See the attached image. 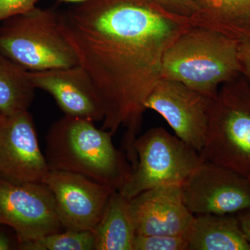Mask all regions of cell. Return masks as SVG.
Returning a JSON list of instances; mask_svg holds the SVG:
<instances>
[{"label":"cell","instance_id":"44dd1931","mask_svg":"<svg viewBox=\"0 0 250 250\" xmlns=\"http://www.w3.org/2000/svg\"><path fill=\"white\" fill-rule=\"evenodd\" d=\"M171 14L192 18L197 9L192 0H149Z\"/></svg>","mask_w":250,"mask_h":250},{"label":"cell","instance_id":"7a4b0ae2","mask_svg":"<svg viewBox=\"0 0 250 250\" xmlns=\"http://www.w3.org/2000/svg\"><path fill=\"white\" fill-rule=\"evenodd\" d=\"M113 136L94 122L65 115L51 125L46 136L49 169L82 174L119 190L132 169L125 153L115 147Z\"/></svg>","mask_w":250,"mask_h":250},{"label":"cell","instance_id":"484cf974","mask_svg":"<svg viewBox=\"0 0 250 250\" xmlns=\"http://www.w3.org/2000/svg\"><path fill=\"white\" fill-rule=\"evenodd\" d=\"M248 178L249 179L250 181V177H248Z\"/></svg>","mask_w":250,"mask_h":250},{"label":"cell","instance_id":"9a60e30c","mask_svg":"<svg viewBox=\"0 0 250 250\" xmlns=\"http://www.w3.org/2000/svg\"><path fill=\"white\" fill-rule=\"evenodd\" d=\"M95 250H133L136 228L130 200L112 192L98 225L92 230Z\"/></svg>","mask_w":250,"mask_h":250},{"label":"cell","instance_id":"8fae6325","mask_svg":"<svg viewBox=\"0 0 250 250\" xmlns=\"http://www.w3.org/2000/svg\"><path fill=\"white\" fill-rule=\"evenodd\" d=\"M44 183L53 194L62 229L72 231H92L116 190L67 171L49 170Z\"/></svg>","mask_w":250,"mask_h":250},{"label":"cell","instance_id":"cb8c5ba5","mask_svg":"<svg viewBox=\"0 0 250 250\" xmlns=\"http://www.w3.org/2000/svg\"><path fill=\"white\" fill-rule=\"evenodd\" d=\"M11 249V242L6 235L0 233V250H8Z\"/></svg>","mask_w":250,"mask_h":250},{"label":"cell","instance_id":"6da1fadb","mask_svg":"<svg viewBox=\"0 0 250 250\" xmlns=\"http://www.w3.org/2000/svg\"><path fill=\"white\" fill-rule=\"evenodd\" d=\"M61 30L102 104V129L124 128L122 148L132 166L145 103L161 79L167 47L193 25L149 0H88L59 11Z\"/></svg>","mask_w":250,"mask_h":250},{"label":"cell","instance_id":"8992f818","mask_svg":"<svg viewBox=\"0 0 250 250\" xmlns=\"http://www.w3.org/2000/svg\"><path fill=\"white\" fill-rule=\"evenodd\" d=\"M137 166L118 191L131 200L154 188L180 184L202 162L200 153L164 127H154L134 143Z\"/></svg>","mask_w":250,"mask_h":250},{"label":"cell","instance_id":"e0dca14e","mask_svg":"<svg viewBox=\"0 0 250 250\" xmlns=\"http://www.w3.org/2000/svg\"><path fill=\"white\" fill-rule=\"evenodd\" d=\"M35 90L29 71L0 50V113L11 116L28 111Z\"/></svg>","mask_w":250,"mask_h":250},{"label":"cell","instance_id":"7c38bea8","mask_svg":"<svg viewBox=\"0 0 250 250\" xmlns=\"http://www.w3.org/2000/svg\"><path fill=\"white\" fill-rule=\"evenodd\" d=\"M180 184L149 189L130 200L140 236H186L195 215L188 208Z\"/></svg>","mask_w":250,"mask_h":250},{"label":"cell","instance_id":"277c9868","mask_svg":"<svg viewBox=\"0 0 250 250\" xmlns=\"http://www.w3.org/2000/svg\"><path fill=\"white\" fill-rule=\"evenodd\" d=\"M204 161L250 176V83L242 74L224 83L212 99Z\"/></svg>","mask_w":250,"mask_h":250},{"label":"cell","instance_id":"4fadbf2b","mask_svg":"<svg viewBox=\"0 0 250 250\" xmlns=\"http://www.w3.org/2000/svg\"><path fill=\"white\" fill-rule=\"evenodd\" d=\"M36 89L50 94L65 116L103 121L104 111L95 86L83 69L75 66L29 72Z\"/></svg>","mask_w":250,"mask_h":250},{"label":"cell","instance_id":"5b68a950","mask_svg":"<svg viewBox=\"0 0 250 250\" xmlns=\"http://www.w3.org/2000/svg\"><path fill=\"white\" fill-rule=\"evenodd\" d=\"M0 50L29 72L79 65L61 30L59 11L34 9L0 23Z\"/></svg>","mask_w":250,"mask_h":250},{"label":"cell","instance_id":"5bb4252c","mask_svg":"<svg viewBox=\"0 0 250 250\" xmlns=\"http://www.w3.org/2000/svg\"><path fill=\"white\" fill-rule=\"evenodd\" d=\"M185 236L189 250H250L236 215H195Z\"/></svg>","mask_w":250,"mask_h":250},{"label":"cell","instance_id":"d4e9b609","mask_svg":"<svg viewBox=\"0 0 250 250\" xmlns=\"http://www.w3.org/2000/svg\"><path fill=\"white\" fill-rule=\"evenodd\" d=\"M88 0H59V3H71V4H82Z\"/></svg>","mask_w":250,"mask_h":250},{"label":"cell","instance_id":"603a6c76","mask_svg":"<svg viewBox=\"0 0 250 250\" xmlns=\"http://www.w3.org/2000/svg\"><path fill=\"white\" fill-rule=\"evenodd\" d=\"M236 215L239 220L242 230L250 246V210L241 212Z\"/></svg>","mask_w":250,"mask_h":250},{"label":"cell","instance_id":"2e32d148","mask_svg":"<svg viewBox=\"0 0 250 250\" xmlns=\"http://www.w3.org/2000/svg\"><path fill=\"white\" fill-rule=\"evenodd\" d=\"M194 25L213 29L240 41L250 29V0H192Z\"/></svg>","mask_w":250,"mask_h":250},{"label":"cell","instance_id":"3957f363","mask_svg":"<svg viewBox=\"0 0 250 250\" xmlns=\"http://www.w3.org/2000/svg\"><path fill=\"white\" fill-rule=\"evenodd\" d=\"M241 74L239 41L191 25L166 49L161 79L175 81L213 99L222 85Z\"/></svg>","mask_w":250,"mask_h":250},{"label":"cell","instance_id":"52a82bcc","mask_svg":"<svg viewBox=\"0 0 250 250\" xmlns=\"http://www.w3.org/2000/svg\"><path fill=\"white\" fill-rule=\"evenodd\" d=\"M192 214L236 215L250 210V181L246 176L202 161L181 186Z\"/></svg>","mask_w":250,"mask_h":250},{"label":"cell","instance_id":"ba28073f","mask_svg":"<svg viewBox=\"0 0 250 250\" xmlns=\"http://www.w3.org/2000/svg\"><path fill=\"white\" fill-rule=\"evenodd\" d=\"M0 225L14 230L18 244L63 230L53 194L45 183L0 180Z\"/></svg>","mask_w":250,"mask_h":250},{"label":"cell","instance_id":"4316f807","mask_svg":"<svg viewBox=\"0 0 250 250\" xmlns=\"http://www.w3.org/2000/svg\"><path fill=\"white\" fill-rule=\"evenodd\" d=\"M0 114H1V113H0Z\"/></svg>","mask_w":250,"mask_h":250},{"label":"cell","instance_id":"ffe728a7","mask_svg":"<svg viewBox=\"0 0 250 250\" xmlns=\"http://www.w3.org/2000/svg\"><path fill=\"white\" fill-rule=\"evenodd\" d=\"M39 0H0V23L36 7Z\"/></svg>","mask_w":250,"mask_h":250},{"label":"cell","instance_id":"9c48e42d","mask_svg":"<svg viewBox=\"0 0 250 250\" xmlns=\"http://www.w3.org/2000/svg\"><path fill=\"white\" fill-rule=\"evenodd\" d=\"M211 100L183 83L160 79L145 108L161 115L179 139L200 153L207 139Z\"/></svg>","mask_w":250,"mask_h":250},{"label":"cell","instance_id":"30bf717a","mask_svg":"<svg viewBox=\"0 0 250 250\" xmlns=\"http://www.w3.org/2000/svg\"><path fill=\"white\" fill-rule=\"evenodd\" d=\"M49 169L39 146L29 111L0 114V180L14 184L44 183Z\"/></svg>","mask_w":250,"mask_h":250},{"label":"cell","instance_id":"d6986e66","mask_svg":"<svg viewBox=\"0 0 250 250\" xmlns=\"http://www.w3.org/2000/svg\"><path fill=\"white\" fill-rule=\"evenodd\" d=\"M133 250H189L185 236L136 235Z\"/></svg>","mask_w":250,"mask_h":250},{"label":"cell","instance_id":"7402d4cb","mask_svg":"<svg viewBox=\"0 0 250 250\" xmlns=\"http://www.w3.org/2000/svg\"><path fill=\"white\" fill-rule=\"evenodd\" d=\"M239 59L241 74L250 83V29L239 41Z\"/></svg>","mask_w":250,"mask_h":250},{"label":"cell","instance_id":"ac0fdd59","mask_svg":"<svg viewBox=\"0 0 250 250\" xmlns=\"http://www.w3.org/2000/svg\"><path fill=\"white\" fill-rule=\"evenodd\" d=\"M22 250H95L92 231L62 230L34 241L20 243Z\"/></svg>","mask_w":250,"mask_h":250}]
</instances>
